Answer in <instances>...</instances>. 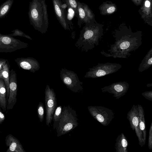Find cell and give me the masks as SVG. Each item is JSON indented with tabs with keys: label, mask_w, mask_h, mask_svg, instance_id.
I'll return each mask as SVG.
<instances>
[{
	"label": "cell",
	"mask_w": 152,
	"mask_h": 152,
	"mask_svg": "<svg viewBox=\"0 0 152 152\" xmlns=\"http://www.w3.org/2000/svg\"><path fill=\"white\" fill-rule=\"evenodd\" d=\"M78 124L75 110L69 105L62 108L61 114L55 129L57 136L59 137L72 131Z\"/></svg>",
	"instance_id": "cell-4"
},
{
	"label": "cell",
	"mask_w": 152,
	"mask_h": 152,
	"mask_svg": "<svg viewBox=\"0 0 152 152\" xmlns=\"http://www.w3.org/2000/svg\"><path fill=\"white\" fill-rule=\"evenodd\" d=\"M13 0H7L0 6V18H4L8 14L13 3Z\"/></svg>",
	"instance_id": "cell-21"
},
{
	"label": "cell",
	"mask_w": 152,
	"mask_h": 152,
	"mask_svg": "<svg viewBox=\"0 0 152 152\" xmlns=\"http://www.w3.org/2000/svg\"><path fill=\"white\" fill-rule=\"evenodd\" d=\"M8 60L2 58H0V71L3 69Z\"/></svg>",
	"instance_id": "cell-29"
},
{
	"label": "cell",
	"mask_w": 152,
	"mask_h": 152,
	"mask_svg": "<svg viewBox=\"0 0 152 152\" xmlns=\"http://www.w3.org/2000/svg\"><path fill=\"white\" fill-rule=\"evenodd\" d=\"M88 109L92 116L104 126L108 125L115 117L114 112L105 107L91 106Z\"/></svg>",
	"instance_id": "cell-6"
},
{
	"label": "cell",
	"mask_w": 152,
	"mask_h": 152,
	"mask_svg": "<svg viewBox=\"0 0 152 152\" xmlns=\"http://www.w3.org/2000/svg\"><path fill=\"white\" fill-rule=\"evenodd\" d=\"M6 89L3 80L0 78V107L3 111L7 109Z\"/></svg>",
	"instance_id": "cell-20"
},
{
	"label": "cell",
	"mask_w": 152,
	"mask_h": 152,
	"mask_svg": "<svg viewBox=\"0 0 152 152\" xmlns=\"http://www.w3.org/2000/svg\"><path fill=\"white\" fill-rule=\"evenodd\" d=\"M67 5L69 6L74 11L77 15L78 14L77 3L75 0H65Z\"/></svg>",
	"instance_id": "cell-25"
},
{
	"label": "cell",
	"mask_w": 152,
	"mask_h": 152,
	"mask_svg": "<svg viewBox=\"0 0 152 152\" xmlns=\"http://www.w3.org/2000/svg\"><path fill=\"white\" fill-rule=\"evenodd\" d=\"M62 107L61 106L59 105L56 107L54 112L53 120V129H55L58 122L61 118Z\"/></svg>",
	"instance_id": "cell-22"
},
{
	"label": "cell",
	"mask_w": 152,
	"mask_h": 152,
	"mask_svg": "<svg viewBox=\"0 0 152 152\" xmlns=\"http://www.w3.org/2000/svg\"><path fill=\"white\" fill-rule=\"evenodd\" d=\"M142 36L140 32H117L113 36L114 43L110 45L107 52L103 50L101 53L107 57L127 58L131 52L135 51L142 44Z\"/></svg>",
	"instance_id": "cell-1"
},
{
	"label": "cell",
	"mask_w": 152,
	"mask_h": 152,
	"mask_svg": "<svg viewBox=\"0 0 152 152\" xmlns=\"http://www.w3.org/2000/svg\"><path fill=\"white\" fill-rule=\"evenodd\" d=\"M28 47L27 43L19 39L0 33V53H11Z\"/></svg>",
	"instance_id": "cell-8"
},
{
	"label": "cell",
	"mask_w": 152,
	"mask_h": 152,
	"mask_svg": "<svg viewBox=\"0 0 152 152\" xmlns=\"http://www.w3.org/2000/svg\"><path fill=\"white\" fill-rule=\"evenodd\" d=\"M60 76L63 83L71 91L78 93L83 90V82L80 81L77 75L74 72L62 68Z\"/></svg>",
	"instance_id": "cell-7"
},
{
	"label": "cell",
	"mask_w": 152,
	"mask_h": 152,
	"mask_svg": "<svg viewBox=\"0 0 152 152\" xmlns=\"http://www.w3.org/2000/svg\"><path fill=\"white\" fill-rule=\"evenodd\" d=\"M152 66V48L149 50L140 64L138 70L141 72Z\"/></svg>",
	"instance_id": "cell-19"
},
{
	"label": "cell",
	"mask_w": 152,
	"mask_h": 152,
	"mask_svg": "<svg viewBox=\"0 0 152 152\" xmlns=\"http://www.w3.org/2000/svg\"><path fill=\"white\" fill-rule=\"evenodd\" d=\"M152 86V83H149L147 85V86L148 87H151Z\"/></svg>",
	"instance_id": "cell-34"
},
{
	"label": "cell",
	"mask_w": 152,
	"mask_h": 152,
	"mask_svg": "<svg viewBox=\"0 0 152 152\" xmlns=\"http://www.w3.org/2000/svg\"><path fill=\"white\" fill-rule=\"evenodd\" d=\"M145 5L146 7L149 8L150 6V1L148 0L145 1Z\"/></svg>",
	"instance_id": "cell-32"
},
{
	"label": "cell",
	"mask_w": 152,
	"mask_h": 152,
	"mask_svg": "<svg viewBox=\"0 0 152 152\" xmlns=\"http://www.w3.org/2000/svg\"><path fill=\"white\" fill-rule=\"evenodd\" d=\"M0 111H1V107H0Z\"/></svg>",
	"instance_id": "cell-35"
},
{
	"label": "cell",
	"mask_w": 152,
	"mask_h": 152,
	"mask_svg": "<svg viewBox=\"0 0 152 152\" xmlns=\"http://www.w3.org/2000/svg\"><path fill=\"white\" fill-rule=\"evenodd\" d=\"M45 102L46 110V124L49 126L53 120V115L57 107L55 93L52 88L47 85L45 90Z\"/></svg>",
	"instance_id": "cell-9"
},
{
	"label": "cell",
	"mask_w": 152,
	"mask_h": 152,
	"mask_svg": "<svg viewBox=\"0 0 152 152\" xmlns=\"http://www.w3.org/2000/svg\"><path fill=\"white\" fill-rule=\"evenodd\" d=\"M12 33L7 35L12 37L20 36L25 37L30 40H32V39L29 36L26 35L23 32L18 29H15L12 31Z\"/></svg>",
	"instance_id": "cell-24"
},
{
	"label": "cell",
	"mask_w": 152,
	"mask_h": 152,
	"mask_svg": "<svg viewBox=\"0 0 152 152\" xmlns=\"http://www.w3.org/2000/svg\"><path fill=\"white\" fill-rule=\"evenodd\" d=\"M55 15L57 20L65 30L70 31L69 23L66 19L65 9L62 8L61 0H52Z\"/></svg>",
	"instance_id": "cell-14"
},
{
	"label": "cell",
	"mask_w": 152,
	"mask_h": 152,
	"mask_svg": "<svg viewBox=\"0 0 152 152\" xmlns=\"http://www.w3.org/2000/svg\"><path fill=\"white\" fill-rule=\"evenodd\" d=\"M9 94L7 102V109H12L17 102L18 85L17 74L12 69L10 71L9 79Z\"/></svg>",
	"instance_id": "cell-11"
},
{
	"label": "cell",
	"mask_w": 152,
	"mask_h": 152,
	"mask_svg": "<svg viewBox=\"0 0 152 152\" xmlns=\"http://www.w3.org/2000/svg\"><path fill=\"white\" fill-rule=\"evenodd\" d=\"M61 7L62 8H64V9L66 8L67 7V5L66 3L62 4L61 5Z\"/></svg>",
	"instance_id": "cell-33"
},
{
	"label": "cell",
	"mask_w": 152,
	"mask_h": 152,
	"mask_svg": "<svg viewBox=\"0 0 152 152\" xmlns=\"http://www.w3.org/2000/svg\"><path fill=\"white\" fill-rule=\"evenodd\" d=\"M127 118L129 122L131 128L135 132L139 145L142 147L144 145L141 137L139 128V113L137 105H133L127 113Z\"/></svg>",
	"instance_id": "cell-12"
},
{
	"label": "cell",
	"mask_w": 152,
	"mask_h": 152,
	"mask_svg": "<svg viewBox=\"0 0 152 152\" xmlns=\"http://www.w3.org/2000/svg\"><path fill=\"white\" fill-rule=\"evenodd\" d=\"M148 146L150 150L152 149V121L149 130Z\"/></svg>",
	"instance_id": "cell-27"
},
{
	"label": "cell",
	"mask_w": 152,
	"mask_h": 152,
	"mask_svg": "<svg viewBox=\"0 0 152 152\" xmlns=\"http://www.w3.org/2000/svg\"><path fill=\"white\" fill-rule=\"evenodd\" d=\"M139 113V126L141 136L144 145L146 137V128L145 118V113L143 107L140 104H137Z\"/></svg>",
	"instance_id": "cell-16"
},
{
	"label": "cell",
	"mask_w": 152,
	"mask_h": 152,
	"mask_svg": "<svg viewBox=\"0 0 152 152\" xmlns=\"http://www.w3.org/2000/svg\"><path fill=\"white\" fill-rule=\"evenodd\" d=\"M28 15L30 24L42 34L48 30L49 20L45 0H32L29 2Z\"/></svg>",
	"instance_id": "cell-2"
},
{
	"label": "cell",
	"mask_w": 152,
	"mask_h": 152,
	"mask_svg": "<svg viewBox=\"0 0 152 152\" xmlns=\"http://www.w3.org/2000/svg\"><path fill=\"white\" fill-rule=\"evenodd\" d=\"M5 142L7 146L9 147L7 152H25L19 140L12 135H7Z\"/></svg>",
	"instance_id": "cell-15"
},
{
	"label": "cell",
	"mask_w": 152,
	"mask_h": 152,
	"mask_svg": "<svg viewBox=\"0 0 152 152\" xmlns=\"http://www.w3.org/2000/svg\"><path fill=\"white\" fill-rule=\"evenodd\" d=\"M103 35L102 31L99 28L86 26L81 31L75 45L82 51L87 52L98 45L99 39Z\"/></svg>",
	"instance_id": "cell-3"
},
{
	"label": "cell",
	"mask_w": 152,
	"mask_h": 152,
	"mask_svg": "<svg viewBox=\"0 0 152 152\" xmlns=\"http://www.w3.org/2000/svg\"><path fill=\"white\" fill-rule=\"evenodd\" d=\"M44 108L43 103L40 102L37 106V112L38 117L40 122H42L44 119Z\"/></svg>",
	"instance_id": "cell-23"
},
{
	"label": "cell",
	"mask_w": 152,
	"mask_h": 152,
	"mask_svg": "<svg viewBox=\"0 0 152 152\" xmlns=\"http://www.w3.org/2000/svg\"><path fill=\"white\" fill-rule=\"evenodd\" d=\"M129 145L128 140L124 134L122 133L116 140L115 148L116 152H128Z\"/></svg>",
	"instance_id": "cell-18"
},
{
	"label": "cell",
	"mask_w": 152,
	"mask_h": 152,
	"mask_svg": "<svg viewBox=\"0 0 152 152\" xmlns=\"http://www.w3.org/2000/svg\"><path fill=\"white\" fill-rule=\"evenodd\" d=\"M116 10L114 6H111L109 7L107 10V12L108 14H112Z\"/></svg>",
	"instance_id": "cell-30"
},
{
	"label": "cell",
	"mask_w": 152,
	"mask_h": 152,
	"mask_svg": "<svg viewBox=\"0 0 152 152\" xmlns=\"http://www.w3.org/2000/svg\"><path fill=\"white\" fill-rule=\"evenodd\" d=\"M129 85L125 81L113 83L101 88L103 93H108L113 95V96L118 99L124 96L128 90Z\"/></svg>",
	"instance_id": "cell-10"
},
{
	"label": "cell",
	"mask_w": 152,
	"mask_h": 152,
	"mask_svg": "<svg viewBox=\"0 0 152 152\" xmlns=\"http://www.w3.org/2000/svg\"><path fill=\"white\" fill-rule=\"evenodd\" d=\"M10 65L7 61L3 69L0 71V78H2L4 82L6 89V98L7 100L9 94V79Z\"/></svg>",
	"instance_id": "cell-17"
},
{
	"label": "cell",
	"mask_w": 152,
	"mask_h": 152,
	"mask_svg": "<svg viewBox=\"0 0 152 152\" xmlns=\"http://www.w3.org/2000/svg\"><path fill=\"white\" fill-rule=\"evenodd\" d=\"M77 10L78 14H79L80 18L81 20L84 19L86 16V13L85 11L83 8V7L81 4L79 2H77Z\"/></svg>",
	"instance_id": "cell-26"
},
{
	"label": "cell",
	"mask_w": 152,
	"mask_h": 152,
	"mask_svg": "<svg viewBox=\"0 0 152 152\" xmlns=\"http://www.w3.org/2000/svg\"><path fill=\"white\" fill-rule=\"evenodd\" d=\"M121 67V64L116 63H99L96 66L89 68L84 77L95 78L102 77L115 72Z\"/></svg>",
	"instance_id": "cell-5"
},
{
	"label": "cell",
	"mask_w": 152,
	"mask_h": 152,
	"mask_svg": "<svg viewBox=\"0 0 152 152\" xmlns=\"http://www.w3.org/2000/svg\"><path fill=\"white\" fill-rule=\"evenodd\" d=\"M5 118V117L4 115L0 111V124L2 123L4 120Z\"/></svg>",
	"instance_id": "cell-31"
},
{
	"label": "cell",
	"mask_w": 152,
	"mask_h": 152,
	"mask_svg": "<svg viewBox=\"0 0 152 152\" xmlns=\"http://www.w3.org/2000/svg\"><path fill=\"white\" fill-rule=\"evenodd\" d=\"M142 95L146 99L152 101V91H145L142 93Z\"/></svg>",
	"instance_id": "cell-28"
},
{
	"label": "cell",
	"mask_w": 152,
	"mask_h": 152,
	"mask_svg": "<svg viewBox=\"0 0 152 152\" xmlns=\"http://www.w3.org/2000/svg\"><path fill=\"white\" fill-rule=\"evenodd\" d=\"M15 61L19 67L32 73L38 71L40 68L37 61L32 57L18 58Z\"/></svg>",
	"instance_id": "cell-13"
}]
</instances>
